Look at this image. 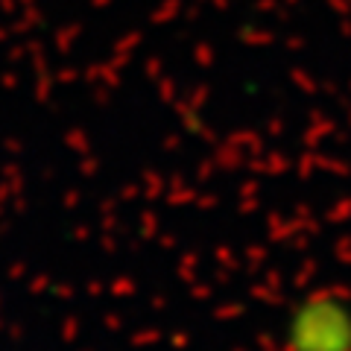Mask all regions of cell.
Returning a JSON list of instances; mask_svg holds the SVG:
<instances>
[{
    "instance_id": "1",
    "label": "cell",
    "mask_w": 351,
    "mask_h": 351,
    "mask_svg": "<svg viewBox=\"0 0 351 351\" xmlns=\"http://www.w3.org/2000/svg\"><path fill=\"white\" fill-rule=\"evenodd\" d=\"M281 348L351 351V299L331 290L302 295L284 316Z\"/></svg>"
}]
</instances>
